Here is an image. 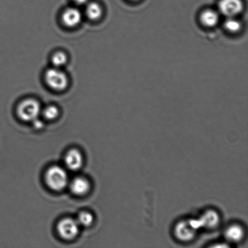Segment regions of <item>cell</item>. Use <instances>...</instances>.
I'll return each instance as SVG.
<instances>
[{"instance_id":"6","label":"cell","mask_w":248,"mask_h":248,"mask_svg":"<svg viewBox=\"0 0 248 248\" xmlns=\"http://www.w3.org/2000/svg\"><path fill=\"white\" fill-rule=\"evenodd\" d=\"M175 235L182 242L191 241L195 237L196 230L191 227L189 222H180L174 229Z\"/></svg>"},{"instance_id":"2","label":"cell","mask_w":248,"mask_h":248,"mask_svg":"<svg viewBox=\"0 0 248 248\" xmlns=\"http://www.w3.org/2000/svg\"><path fill=\"white\" fill-rule=\"evenodd\" d=\"M41 112L40 104L33 99H28L21 102L17 108L19 118L27 122H32L38 118Z\"/></svg>"},{"instance_id":"1","label":"cell","mask_w":248,"mask_h":248,"mask_svg":"<svg viewBox=\"0 0 248 248\" xmlns=\"http://www.w3.org/2000/svg\"><path fill=\"white\" fill-rule=\"evenodd\" d=\"M46 182L53 190L62 191L69 184V176L63 168L55 165L50 167L46 172Z\"/></svg>"},{"instance_id":"10","label":"cell","mask_w":248,"mask_h":248,"mask_svg":"<svg viewBox=\"0 0 248 248\" xmlns=\"http://www.w3.org/2000/svg\"><path fill=\"white\" fill-rule=\"evenodd\" d=\"M201 227H205L208 229H214L217 227L220 223V217L218 214L214 210L206 211L199 220Z\"/></svg>"},{"instance_id":"11","label":"cell","mask_w":248,"mask_h":248,"mask_svg":"<svg viewBox=\"0 0 248 248\" xmlns=\"http://www.w3.org/2000/svg\"><path fill=\"white\" fill-rule=\"evenodd\" d=\"M244 229L239 225L230 226L225 232V237L231 242L237 243L241 241L244 237Z\"/></svg>"},{"instance_id":"13","label":"cell","mask_w":248,"mask_h":248,"mask_svg":"<svg viewBox=\"0 0 248 248\" xmlns=\"http://www.w3.org/2000/svg\"><path fill=\"white\" fill-rule=\"evenodd\" d=\"M86 16L92 20H97L101 18L103 14V9L100 5L96 2H91L87 5L86 9Z\"/></svg>"},{"instance_id":"15","label":"cell","mask_w":248,"mask_h":248,"mask_svg":"<svg viewBox=\"0 0 248 248\" xmlns=\"http://www.w3.org/2000/svg\"><path fill=\"white\" fill-rule=\"evenodd\" d=\"M77 220L79 226L89 227L93 223V216L91 213L84 211L79 214Z\"/></svg>"},{"instance_id":"5","label":"cell","mask_w":248,"mask_h":248,"mask_svg":"<svg viewBox=\"0 0 248 248\" xmlns=\"http://www.w3.org/2000/svg\"><path fill=\"white\" fill-rule=\"evenodd\" d=\"M244 4L242 0H220L218 9L220 13L227 17H234L242 11Z\"/></svg>"},{"instance_id":"19","label":"cell","mask_w":248,"mask_h":248,"mask_svg":"<svg viewBox=\"0 0 248 248\" xmlns=\"http://www.w3.org/2000/svg\"><path fill=\"white\" fill-rule=\"evenodd\" d=\"M74 1L75 2H77V4H82L86 3L88 0H74Z\"/></svg>"},{"instance_id":"3","label":"cell","mask_w":248,"mask_h":248,"mask_svg":"<svg viewBox=\"0 0 248 248\" xmlns=\"http://www.w3.org/2000/svg\"><path fill=\"white\" fill-rule=\"evenodd\" d=\"M45 79L48 86L55 91H63L69 84L67 75L58 68L47 70L46 72Z\"/></svg>"},{"instance_id":"7","label":"cell","mask_w":248,"mask_h":248,"mask_svg":"<svg viewBox=\"0 0 248 248\" xmlns=\"http://www.w3.org/2000/svg\"><path fill=\"white\" fill-rule=\"evenodd\" d=\"M83 157L81 153L77 149L70 150L65 157V164L72 171H77L83 165Z\"/></svg>"},{"instance_id":"18","label":"cell","mask_w":248,"mask_h":248,"mask_svg":"<svg viewBox=\"0 0 248 248\" xmlns=\"http://www.w3.org/2000/svg\"><path fill=\"white\" fill-rule=\"evenodd\" d=\"M34 127L37 129H40L41 128H43V126L44 125V124L43 123V121H41V120H39L38 118H36V120L32 121Z\"/></svg>"},{"instance_id":"4","label":"cell","mask_w":248,"mask_h":248,"mask_svg":"<svg viewBox=\"0 0 248 248\" xmlns=\"http://www.w3.org/2000/svg\"><path fill=\"white\" fill-rule=\"evenodd\" d=\"M79 227L77 220L65 218L58 223L57 230L60 236L63 239L72 240L78 235Z\"/></svg>"},{"instance_id":"12","label":"cell","mask_w":248,"mask_h":248,"mask_svg":"<svg viewBox=\"0 0 248 248\" xmlns=\"http://www.w3.org/2000/svg\"><path fill=\"white\" fill-rule=\"evenodd\" d=\"M218 20H219V16L217 12L214 10H205L201 14V23L208 28L215 26L218 23Z\"/></svg>"},{"instance_id":"20","label":"cell","mask_w":248,"mask_h":248,"mask_svg":"<svg viewBox=\"0 0 248 248\" xmlns=\"http://www.w3.org/2000/svg\"><path fill=\"white\" fill-rule=\"evenodd\" d=\"M132 1H136V0H132Z\"/></svg>"},{"instance_id":"9","label":"cell","mask_w":248,"mask_h":248,"mask_svg":"<svg viewBox=\"0 0 248 248\" xmlns=\"http://www.w3.org/2000/svg\"><path fill=\"white\" fill-rule=\"evenodd\" d=\"M70 188L73 194L77 196H84L88 193L91 188L88 180L79 177L73 180L70 184Z\"/></svg>"},{"instance_id":"8","label":"cell","mask_w":248,"mask_h":248,"mask_svg":"<svg viewBox=\"0 0 248 248\" xmlns=\"http://www.w3.org/2000/svg\"><path fill=\"white\" fill-rule=\"evenodd\" d=\"M62 21L65 25L73 28L81 23L82 20V14L79 10L77 8H69L64 12L62 15Z\"/></svg>"},{"instance_id":"16","label":"cell","mask_w":248,"mask_h":248,"mask_svg":"<svg viewBox=\"0 0 248 248\" xmlns=\"http://www.w3.org/2000/svg\"><path fill=\"white\" fill-rule=\"evenodd\" d=\"M67 62V57L64 53L59 52L55 53L52 58V62L53 66L55 68H58L63 66Z\"/></svg>"},{"instance_id":"14","label":"cell","mask_w":248,"mask_h":248,"mask_svg":"<svg viewBox=\"0 0 248 248\" xmlns=\"http://www.w3.org/2000/svg\"><path fill=\"white\" fill-rule=\"evenodd\" d=\"M224 27L230 32L235 33L240 30L242 24L240 21L234 18V17H228L227 20L225 21Z\"/></svg>"},{"instance_id":"17","label":"cell","mask_w":248,"mask_h":248,"mask_svg":"<svg viewBox=\"0 0 248 248\" xmlns=\"http://www.w3.org/2000/svg\"><path fill=\"white\" fill-rule=\"evenodd\" d=\"M43 114L46 120H53L58 117L60 112L57 107L50 106L43 110Z\"/></svg>"}]
</instances>
